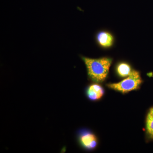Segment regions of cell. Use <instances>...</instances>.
Segmentation results:
<instances>
[{"instance_id": "obj_1", "label": "cell", "mask_w": 153, "mask_h": 153, "mask_svg": "<svg viewBox=\"0 0 153 153\" xmlns=\"http://www.w3.org/2000/svg\"><path fill=\"white\" fill-rule=\"evenodd\" d=\"M87 69L88 77L93 82H103L107 77L112 60L107 57L91 58L81 56Z\"/></svg>"}, {"instance_id": "obj_2", "label": "cell", "mask_w": 153, "mask_h": 153, "mask_svg": "<svg viewBox=\"0 0 153 153\" xmlns=\"http://www.w3.org/2000/svg\"><path fill=\"white\" fill-rule=\"evenodd\" d=\"M142 83V79L139 72L135 70L133 74L120 82L109 83L107 84V86L114 90L123 93H126L138 89Z\"/></svg>"}, {"instance_id": "obj_3", "label": "cell", "mask_w": 153, "mask_h": 153, "mask_svg": "<svg viewBox=\"0 0 153 153\" xmlns=\"http://www.w3.org/2000/svg\"><path fill=\"white\" fill-rule=\"evenodd\" d=\"M79 140L82 147L88 150L94 149L98 143L95 134L87 130L81 131L79 132Z\"/></svg>"}, {"instance_id": "obj_4", "label": "cell", "mask_w": 153, "mask_h": 153, "mask_svg": "<svg viewBox=\"0 0 153 153\" xmlns=\"http://www.w3.org/2000/svg\"><path fill=\"white\" fill-rule=\"evenodd\" d=\"M86 95L90 100L96 101L100 99L104 94L102 86L97 83L91 84L86 91Z\"/></svg>"}, {"instance_id": "obj_5", "label": "cell", "mask_w": 153, "mask_h": 153, "mask_svg": "<svg viewBox=\"0 0 153 153\" xmlns=\"http://www.w3.org/2000/svg\"><path fill=\"white\" fill-rule=\"evenodd\" d=\"M96 40L100 46L107 48L112 46L114 38L110 33L105 31H100L97 34Z\"/></svg>"}, {"instance_id": "obj_6", "label": "cell", "mask_w": 153, "mask_h": 153, "mask_svg": "<svg viewBox=\"0 0 153 153\" xmlns=\"http://www.w3.org/2000/svg\"><path fill=\"white\" fill-rule=\"evenodd\" d=\"M116 71L118 75L120 77H127L133 74L135 70L133 69L128 63L121 62L117 66Z\"/></svg>"}, {"instance_id": "obj_7", "label": "cell", "mask_w": 153, "mask_h": 153, "mask_svg": "<svg viewBox=\"0 0 153 153\" xmlns=\"http://www.w3.org/2000/svg\"><path fill=\"white\" fill-rule=\"evenodd\" d=\"M146 127L148 135L153 139V116L149 112L146 120Z\"/></svg>"}, {"instance_id": "obj_8", "label": "cell", "mask_w": 153, "mask_h": 153, "mask_svg": "<svg viewBox=\"0 0 153 153\" xmlns=\"http://www.w3.org/2000/svg\"><path fill=\"white\" fill-rule=\"evenodd\" d=\"M149 113L150 114H151L153 116V107L150 108V109L149 110Z\"/></svg>"}]
</instances>
